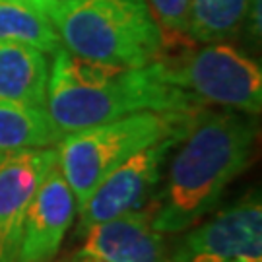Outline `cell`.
<instances>
[{
    "mask_svg": "<svg viewBox=\"0 0 262 262\" xmlns=\"http://www.w3.org/2000/svg\"><path fill=\"white\" fill-rule=\"evenodd\" d=\"M181 134L183 132L136 151L113 169L78 210V233L84 235L101 222L146 206V200L156 190L163 173V163L175 150Z\"/></svg>",
    "mask_w": 262,
    "mask_h": 262,
    "instance_id": "52a82bcc",
    "label": "cell"
},
{
    "mask_svg": "<svg viewBox=\"0 0 262 262\" xmlns=\"http://www.w3.org/2000/svg\"><path fill=\"white\" fill-rule=\"evenodd\" d=\"M200 105L190 94L161 82L154 64H101L60 47L49 66L47 113L64 134L132 113H188Z\"/></svg>",
    "mask_w": 262,
    "mask_h": 262,
    "instance_id": "7a4b0ae2",
    "label": "cell"
},
{
    "mask_svg": "<svg viewBox=\"0 0 262 262\" xmlns=\"http://www.w3.org/2000/svg\"><path fill=\"white\" fill-rule=\"evenodd\" d=\"M49 262H53V260H49ZM60 262H68V260H60Z\"/></svg>",
    "mask_w": 262,
    "mask_h": 262,
    "instance_id": "d6986e66",
    "label": "cell"
},
{
    "mask_svg": "<svg viewBox=\"0 0 262 262\" xmlns=\"http://www.w3.org/2000/svg\"><path fill=\"white\" fill-rule=\"evenodd\" d=\"M10 2H19V4H28V6H33V8L41 10L43 14H47L53 10V6L56 4V0H10Z\"/></svg>",
    "mask_w": 262,
    "mask_h": 262,
    "instance_id": "e0dca14e",
    "label": "cell"
},
{
    "mask_svg": "<svg viewBox=\"0 0 262 262\" xmlns=\"http://www.w3.org/2000/svg\"><path fill=\"white\" fill-rule=\"evenodd\" d=\"M190 113H132L64 134L56 144V165L74 192L78 210L94 188L130 156L183 132Z\"/></svg>",
    "mask_w": 262,
    "mask_h": 262,
    "instance_id": "277c9868",
    "label": "cell"
},
{
    "mask_svg": "<svg viewBox=\"0 0 262 262\" xmlns=\"http://www.w3.org/2000/svg\"><path fill=\"white\" fill-rule=\"evenodd\" d=\"M154 200L148 208L94 225L85 231L82 253L105 262H169V247L163 233L151 225Z\"/></svg>",
    "mask_w": 262,
    "mask_h": 262,
    "instance_id": "30bf717a",
    "label": "cell"
},
{
    "mask_svg": "<svg viewBox=\"0 0 262 262\" xmlns=\"http://www.w3.org/2000/svg\"><path fill=\"white\" fill-rule=\"evenodd\" d=\"M78 214V202L58 165L47 171L24 220L18 262H49L62 247Z\"/></svg>",
    "mask_w": 262,
    "mask_h": 262,
    "instance_id": "9c48e42d",
    "label": "cell"
},
{
    "mask_svg": "<svg viewBox=\"0 0 262 262\" xmlns=\"http://www.w3.org/2000/svg\"><path fill=\"white\" fill-rule=\"evenodd\" d=\"M163 33L165 49L175 41L188 37V6L190 0H146Z\"/></svg>",
    "mask_w": 262,
    "mask_h": 262,
    "instance_id": "9a60e30c",
    "label": "cell"
},
{
    "mask_svg": "<svg viewBox=\"0 0 262 262\" xmlns=\"http://www.w3.org/2000/svg\"><path fill=\"white\" fill-rule=\"evenodd\" d=\"M56 163V148H33L0 156V262H18L29 202Z\"/></svg>",
    "mask_w": 262,
    "mask_h": 262,
    "instance_id": "ba28073f",
    "label": "cell"
},
{
    "mask_svg": "<svg viewBox=\"0 0 262 262\" xmlns=\"http://www.w3.org/2000/svg\"><path fill=\"white\" fill-rule=\"evenodd\" d=\"M56 2H60V0H56Z\"/></svg>",
    "mask_w": 262,
    "mask_h": 262,
    "instance_id": "ffe728a7",
    "label": "cell"
},
{
    "mask_svg": "<svg viewBox=\"0 0 262 262\" xmlns=\"http://www.w3.org/2000/svg\"><path fill=\"white\" fill-rule=\"evenodd\" d=\"M169 262H262V202L251 190L204 224L185 233Z\"/></svg>",
    "mask_w": 262,
    "mask_h": 262,
    "instance_id": "8992f818",
    "label": "cell"
},
{
    "mask_svg": "<svg viewBox=\"0 0 262 262\" xmlns=\"http://www.w3.org/2000/svg\"><path fill=\"white\" fill-rule=\"evenodd\" d=\"M151 64L161 82L190 94L198 103L260 115L262 68L233 45L220 41L187 47Z\"/></svg>",
    "mask_w": 262,
    "mask_h": 262,
    "instance_id": "5b68a950",
    "label": "cell"
},
{
    "mask_svg": "<svg viewBox=\"0 0 262 262\" xmlns=\"http://www.w3.org/2000/svg\"><path fill=\"white\" fill-rule=\"evenodd\" d=\"M64 132L47 109L0 99V156L33 148H53Z\"/></svg>",
    "mask_w": 262,
    "mask_h": 262,
    "instance_id": "7c38bea8",
    "label": "cell"
},
{
    "mask_svg": "<svg viewBox=\"0 0 262 262\" xmlns=\"http://www.w3.org/2000/svg\"><path fill=\"white\" fill-rule=\"evenodd\" d=\"M49 60L39 49L0 41V99L47 109Z\"/></svg>",
    "mask_w": 262,
    "mask_h": 262,
    "instance_id": "8fae6325",
    "label": "cell"
},
{
    "mask_svg": "<svg viewBox=\"0 0 262 262\" xmlns=\"http://www.w3.org/2000/svg\"><path fill=\"white\" fill-rule=\"evenodd\" d=\"M49 19L60 47L94 62L140 68L165 51L163 33L146 0H60Z\"/></svg>",
    "mask_w": 262,
    "mask_h": 262,
    "instance_id": "3957f363",
    "label": "cell"
},
{
    "mask_svg": "<svg viewBox=\"0 0 262 262\" xmlns=\"http://www.w3.org/2000/svg\"><path fill=\"white\" fill-rule=\"evenodd\" d=\"M0 41L26 43L45 55L60 49V39L47 14L10 0H0Z\"/></svg>",
    "mask_w": 262,
    "mask_h": 262,
    "instance_id": "5bb4252c",
    "label": "cell"
},
{
    "mask_svg": "<svg viewBox=\"0 0 262 262\" xmlns=\"http://www.w3.org/2000/svg\"><path fill=\"white\" fill-rule=\"evenodd\" d=\"M72 262H105V260H101V258H97V256H92V254H85V253H80L76 254V258Z\"/></svg>",
    "mask_w": 262,
    "mask_h": 262,
    "instance_id": "ac0fdd59",
    "label": "cell"
},
{
    "mask_svg": "<svg viewBox=\"0 0 262 262\" xmlns=\"http://www.w3.org/2000/svg\"><path fill=\"white\" fill-rule=\"evenodd\" d=\"M256 138L258 122L253 115L206 105L190 113L165 188L154 200V229L183 233L210 214L225 188L251 165Z\"/></svg>",
    "mask_w": 262,
    "mask_h": 262,
    "instance_id": "6da1fadb",
    "label": "cell"
},
{
    "mask_svg": "<svg viewBox=\"0 0 262 262\" xmlns=\"http://www.w3.org/2000/svg\"><path fill=\"white\" fill-rule=\"evenodd\" d=\"M260 2L262 0H251V2H249V8H247L245 21H243V26L247 28V33H249V39H251L253 43H258V41H260V33H262Z\"/></svg>",
    "mask_w": 262,
    "mask_h": 262,
    "instance_id": "2e32d148",
    "label": "cell"
},
{
    "mask_svg": "<svg viewBox=\"0 0 262 262\" xmlns=\"http://www.w3.org/2000/svg\"><path fill=\"white\" fill-rule=\"evenodd\" d=\"M251 0H190L188 37L196 43H220L243 28Z\"/></svg>",
    "mask_w": 262,
    "mask_h": 262,
    "instance_id": "4fadbf2b",
    "label": "cell"
}]
</instances>
